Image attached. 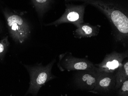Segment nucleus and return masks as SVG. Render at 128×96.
I'll use <instances>...</instances> for the list:
<instances>
[{
  "label": "nucleus",
  "mask_w": 128,
  "mask_h": 96,
  "mask_svg": "<svg viewBox=\"0 0 128 96\" xmlns=\"http://www.w3.org/2000/svg\"><path fill=\"white\" fill-rule=\"evenodd\" d=\"M87 4L83 3L80 5L66 3L65 12L60 18L48 24H44L46 26H57L63 23H72L76 28L80 24L84 23V20L85 8Z\"/></svg>",
  "instance_id": "nucleus-4"
},
{
  "label": "nucleus",
  "mask_w": 128,
  "mask_h": 96,
  "mask_svg": "<svg viewBox=\"0 0 128 96\" xmlns=\"http://www.w3.org/2000/svg\"><path fill=\"white\" fill-rule=\"evenodd\" d=\"M115 86L114 72L100 71L96 85L90 92L94 94L108 93L114 90Z\"/></svg>",
  "instance_id": "nucleus-8"
},
{
  "label": "nucleus",
  "mask_w": 128,
  "mask_h": 96,
  "mask_svg": "<svg viewBox=\"0 0 128 96\" xmlns=\"http://www.w3.org/2000/svg\"><path fill=\"white\" fill-rule=\"evenodd\" d=\"M10 36L16 43H22L28 38L30 27L22 15L14 10L6 8L2 10Z\"/></svg>",
  "instance_id": "nucleus-3"
},
{
  "label": "nucleus",
  "mask_w": 128,
  "mask_h": 96,
  "mask_svg": "<svg viewBox=\"0 0 128 96\" xmlns=\"http://www.w3.org/2000/svg\"><path fill=\"white\" fill-rule=\"evenodd\" d=\"M66 3L80 2L90 5L106 16L112 28V34L117 42L126 47L128 41V8L119 0H65Z\"/></svg>",
  "instance_id": "nucleus-1"
},
{
  "label": "nucleus",
  "mask_w": 128,
  "mask_h": 96,
  "mask_svg": "<svg viewBox=\"0 0 128 96\" xmlns=\"http://www.w3.org/2000/svg\"><path fill=\"white\" fill-rule=\"evenodd\" d=\"M116 86L114 89L118 90L124 81L128 79V60L123 62L122 64L114 72Z\"/></svg>",
  "instance_id": "nucleus-10"
},
{
  "label": "nucleus",
  "mask_w": 128,
  "mask_h": 96,
  "mask_svg": "<svg viewBox=\"0 0 128 96\" xmlns=\"http://www.w3.org/2000/svg\"><path fill=\"white\" fill-rule=\"evenodd\" d=\"M2 26H1V23L0 22V33H1V31H2Z\"/></svg>",
  "instance_id": "nucleus-14"
},
{
  "label": "nucleus",
  "mask_w": 128,
  "mask_h": 96,
  "mask_svg": "<svg viewBox=\"0 0 128 96\" xmlns=\"http://www.w3.org/2000/svg\"><path fill=\"white\" fill-rule=\"evenodd\" d=\"M101 26L100 25H93L89 23L80 24L73 31V35L76 38H91L98 35Z\"/></svg>",
  "instance_id": "nucleus-9"
},
{
  "label": "nucleus",
  "mask_w": 128,
  "mask_h": 96,
  "mask_svg": "<svg viewBox=\"0 0 128 96\" xmlns=\"http://www.w3.org/2000/svg\"><path fill=\"white\" fill-rule=\"evenodd\" d=\"M58 67L61 72L80 71L96 69L97 67L90 61L76 58L70 52H66L59 56Z\"/></svg>",
  "instance_id": "nucleus-5"
},
{
  "label": "nucleus",
  "mask_w": 128,
  "mask_h": 96,
  "mask_svg": "<svg viewBox=\"0 0 128 96\" xmlns=\"http://www.w3.org/2000/svg\"><path fill=\"white\" fill-rule=\"evenodd\" d=\"M56 61V59H54L45 66H44L42 63L33 66L23 64L28 72L30 77V85L26 95L31 94L36 96L40 89L46 83L56 78L52 72Z\"/></svg>",
  "instance_id": "nucleus-2"
},
{
  "label": "nucleus",
  "mask_w": 128,
  "mask_h": 96,
  "mask_svg": "<svg viewBox=\"0 0 128 96\" xmlns=\"http://www.w3.org/2000/svg\"><path fill=\"white\" fill-rule=\"evenodd\" d=\"M54 0H31L40 18H42L48 10Z\"/></svg>",
  "instance_id": "nucleus-11"
},
{
  "label": "nucleus",
  "mask_w": 128,
  "mask_h": 96,
  "mask_svg": "<svg viewBox=\"0 0 128 96\" xmlns=\"http://www.w3.org/2000/svg\"><path fill=\"white\" fill-rule=\"evenodd\" d=\"M10 45L8 36H5L0 40V62H2L4 61Z\"/></svg>",
  "instance_id": "nucleus-12"
},
{
  "label": "nucleus",
  "mask_w": 128,
  "mask_h": 96,
  "mask_svg": "<svg viewBox=\"0 0 128 96\" xmlns=\"http://www.w3.org/2000/svg\"><path fill=\"white\" fill-rule=\"evenodd\" d=\"M100 71L96 69L78 71L74 78L77 87L82 90L90 92L96 85Z\"/></svg>",
  "instance_id": "nucleus-7"
},
{
  "label": "nucleus",
  "mask_w": 128,
  "mask_h": 96,
  "mask_svg": "<svg viewBox=\"0 0 128 96\" xmlns=\"http://www.w3.org/2000/svg\"><path fill=\"white\" fill-rule=\"evenodd\" d=\"M118 92V96H128V79L123 83Z\"/></svg>",
  "instance_id": "nucleus-13"
},
{
  "label": "nucleus",
  "mask_w": 128,
  "mask_h": 96,
  "mask_svg": "<svg viewBox=\"0 0 128 96\" xmlns=\"http://www.w3.org/2000/svg\"><path fill=\"white\" fill-rule=\"evenodd\" d=\"M128 57V50L123 52L113 51L106 54L101 63L95 66L100 71L114 73Z\"/></svg>",
  "instance_id": "nucleus-6"
}]
</instances>
